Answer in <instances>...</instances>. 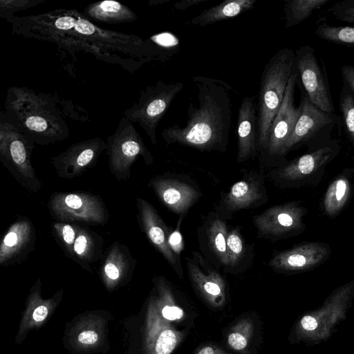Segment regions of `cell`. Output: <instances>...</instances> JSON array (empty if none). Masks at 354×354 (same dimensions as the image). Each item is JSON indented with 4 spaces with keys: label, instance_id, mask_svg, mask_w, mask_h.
Instances as JSON below:
<instances>
[{
    "label": "cell",
    "instance_id": "cell-9",
    "mask_svg": "<svg viewBox=\"0 0 354 354\" xmlns=\"http://www.w3.org/2000/svg\"><path fill=\"white\" fill-rule=\"evenodd\" d=\"M298 107V117L286 144L285 155L302 146L311 150L331 140V133L338 124L339 118L335 113H328L319 109L303 91Z\"/></svg>",
    "mask_w": 354,
    "mask_h": 354
},
{
    "label": "cell",
    "instance_id": "cell-6",
    "mask_svg": "<svg viewBox=\"0 0 354 354\" xmlns=\"http://www.w3.org/2000/svg\"><path fill=\"white\" fill-rule=\"evenodd\" d=\"M181 82L158 81L147 86L123 115L132 123H137L145 131L153 145L157 144L156 129L172 101L183 88Z\"/></svg>",
    "mask_w": 354,
    "mask_h": 354
},
{
    "label": "cell",
    "instance_id": "cell-42",
    "mask_svg": "<svg viewBox=\"0 0 354 354\" xmlns=\"http://www.w3.org/2000/svg\"><path fill=\"white\" fill-rule=\"evenodd\" d=\"M48 314V310L44 306H38L32 314L33 319L36 322H41L44 320Z\"/></svg>",
    "mask_w": 354,
    "mask_h": 354
},
{
    "label": "cell",
    "instance_id": "cell-27",
    "mask_svg": "<svg viewBox=\"0 0 354 354\" xmlns=\"http://www.w3.org/2000/svg\"><path fill=\"white\" fill-rule=\"evenodd\" d=\"M340 118L338 122L341 123L344 136L354 149V96L348 87L343 82L339 95Z\"/></svg>",
    "mask_w": 354,
    "mask_h": 354
},
{
    "label": "cell",
    "instance_id": "cell-37",
    "mask_svg": "<svg viewBox=\"0 0 354 354\" xmlns=\"http://www.w3.org/2000/svg\"><path fill=\"white\" fill-rule=\"evenodd\" d=\"M343 82L351 91L354 96V65H344L341 68Z\"/></svg>",
    "mask_w": 354,
    "mask_h": 354
},
{
    "label": "cell",
    "instance_id": "cell-23",
    "mask_svg": "<svg viewBox=\"0 0 354 354\" xmlns=\"http://www.w3.org/2000/svg\"><path fill=\"white\" fill-rule=\"evenodd\" d=\"M256 2L257 0H225L203 10L192 18L190 24L205 26L234 18L252 8Z\"/></svg>",
    "mask_w": 354,
    "mask_h": 354
},
{
    "label": "cell",
    "instance_id": "cell-31",
    "mask_svg": "<svg viewBox=\"0 0 354 354\" xmlns=\"http://www.w3.org/2000/svg\"><path fill=\"white\" fill-rule=\"evenodd\" d=\"M97 248V242L94 234L86 229L77 227L73 245V256L82 261H91Z\"/></svg>",
    "mask_w": 354,
    "mask_h": 354
},
{
    "label": "cell",
    "instance_id": "cell-35",
    "mask_svg": "<svg viewBox=\"0 0 354 354\" xmlns=\"http://www.w3.org/2000/svg\"><path fill=\"white\" fill-rule=\"evenodd\" d=\"M176 337L171 330L162 331L156 344V351L158 354H169L175 347Z\"/></svg>",
    "mask_w": 354,
    "mask_h": 354
},
{
    "label": "cell",
    "instance_id": "cell-34",
    "mask_svg": "<svg viewBox=\"0 0 354 354\" xmlns=\"http://www.w3.org/2000/svg\"><path fill=\"white\" fill-rule=\"evenodd\" d=\"M53 227L68 252L73 255V245L77 236V227L66 223H54Z\"/></svg>",
    "mask_w": 354,
    "mask_h": 354
},
{
    "label": "cell",
    "instance_id": "cell-4",
    "mask_svg": "<svg viewBox=\"0 0 354 354\" xmlns=\"http://www.w3.org/2000/svg\"><path fill=\"white\" fill-rule=\"evenodd\" d=\"M295 53L288 48L278 50L266 64L257 100L258 151L263 154L272 123L284 97L288 80L295 71Z\"/></svg>",
    "mask_w": 354,
    "mask_h": 354
},
{
    "label": "cell",
    "instance_id": "cell-30",
    "mask_svg": "<svg viewBox=\"0 0 354 354\" xmlns=\"http://www.w3.org/2000/svg\"><path fill=\"white\" fill-rule=\"evenodd\" d=\"M128 257L122 247L118 243H115L104 264L103 271L105 276L111 280L119 279L124 269L131 264Z\"/></svg>",
    "mask_w": 354,
    "mask_h": 354
},
{
    "label": "cell",
    "instance_id": "cell-39",
    "mask_svg": "<svg viewBox=\"0 0 354 354\" xmlns=\"http://www.w3.org/2000/svg\"><path fill=\"white\" fill-rule=\"evenodd\" d=\"M162 314L165 318L169 320H175L180 319L183 312L181 308L177 306H166L162 310Z\"/></svg>",
    "mask_w": 354,
    "mask_h": 354
},
{
    "label": "cell",
    "instance_id": "cell-38",
    "mask_svg": "<svg viewBox=\"0 0 354 354\" xmlns=\"http://www.w3.org/2000/svg\"><path fill=\"white\" fill-rule=\"evenodd\" d=\"M228 342L232 347L236 350L243 349L247 345L245 338L239 333H231L228 337Z\"/></svg>",
    "mask_w": 354,
    "mask_h": 354
},
{
    "label": "cell",
    "instance_id": "cell-40",
    "mask_svg": "<svg viewBox=\"0 0 354 354\" xmlns=\"http://www.w3.org/2000/svg\"><path fill=\"white\" fill-rule=\"evenodd\" d=\"M97 335L94 331H84L78 336V340L83 344H92L97 340Z\"/></svg>",
    "mask_w": 354,
    "mask_h": 354
},
{
    "label": "cell",
    "instance_id": "cell-21",
    "mask_svg": "<svg viewBox=\"0 0 354 354\" xmlns=\"http://www.w3.org/2000/svg\"><path fill=\"white\" fill-rule=\"evenodd\" d=\"M353 173L354 169L346 168L329 184L323 198V209L327 216H337L348 203L353 190Z\"/></svg>",
    "mask_w": 354,
    "mask_h": 354
},
{
    "label": "cell",
    "instance_id": "cell-7",
    "mask_svg": "<svg viewBox=\"0 0 354 354\" xmlns=\"http://www.w3.org/2000/svg\"><path fill=\"white\" fill-rule=\"evenodd\" d=\"M353 297L354 280L336 288L319 308L308 312L300 319V337L314 343L329 338L335 327L345 318Z\"/></svg>",
    "mask_w": 354,
    "mask_h": 354
},
{
    "label": "cell",
    "instance_id": "cell-1",
    "mask_svg": "<svg viewBox=\"0 0 354 354\" xmlns=\"http://www.w3.org/2000/svg\"><path fill=\"white\" fill-rule=\"evenodd\" d=\"M10 23L17 34L87 50L99 59L120 65L129 61L140 67L155 59L147 40L102 29L74 10H53L25 17L15 16Z\"/></svg>",
    "mask_w": 354,
    "mask_h": 354
},
{
    "label": "cell",
    "instance_id": "cell-41",
    "mask_svg": "<svg viewBox=\"0 0 354 354\" xmlns=\"http://www.w3.org/2000/svg\"><path fill=\"white\" fill-rule=\"evenodd\" d=\"M208 0H181L176 2L174 8L178 10H185L191 6H196Z\"/></svg>",
    "mask_w": 354,
    "mask_h": 354
},
{
    "label": "cell",
    "instance_id": "cell-19",
    "mask_svg": "<svg viewBox=\"0 0 354 354\" xmlns=\"http://www.w3.org/2000/svg\"><path fill=\"white\" fill-rule=\"evenodd\" d=\"M149 185L167 208L183 216L199 198L198 192L183 181L156 177Z\"/></svg>",
    "mask_w": 354,
    "mask_h": 354
},
{
    "label": "cell",
    "instance_id": "cell-20",
    "mask_svg": "<svg viewBox=\"0 0 354 354\" xmlns=\"http://www.w3.org/2000/svg\"><path fill=\"white\" fill-rule=\"evenodd\" d=\"M256 101L255 96L245 97L239 109L236 125L239 163L253 158L258 151Z\"/></svg>",
    "mask_w": 354,
    "mask_h": 354
},
{
    "label": "cell",
    "instance_id": "cell-11",
    "mask_svg": "<svg viewBox=\"0 0 354 354\" xmlns=\"http://www.w3.org/2000/svg\"><path fill=\"white\" fill-rule=\"evenodd\" d=\"M295 53V68L304 93L310 101L324 112L335 113L325 66L314 48L305 45Z\"/></svg>",
    "mask_w": 354,
    "mask_h": 354
},
{
    "label": "cell",
    "instance_id": "cell-36",
    "mask_svg": "<svg viewBox=\"0 0 354 354\" xmlns=\"http://www.w3.org/2000/svg\"><path fill=\"white\" fill-rule=\"evenodd\" d=\"M179 223L175 230H172L169 237V244L174 252L179 257L180 252L183 248V239L179 232Z\"/></svg>",
    "mask_w": 354,
    "mask_h": 354
},
{
    "label": "cell",
    "instance_id": "cell-16",
    "mask_svg": "<svg viewBox=\"0 0 354 354\" xmlns=\"http://www.w3.org/2000/svg\"><path fill=\"white\" fill-rule=\"evenodd\" d=\"M106 148V142L100 137L82 140L54 156L52 162L59 177L72 178L93 165Z\"/></svg>",
    "mask_w": 354,
    "mask_h": 354
},
{
    "label": "cell",
    "instance_id": "cell-43",
    "mask_svg": "<svg viewBox=\"0 0 354 354\" xmlns=\"http://www.w3.org/2000/svg\"><path fill=\"white\" fill-rule=\"evenodd\" d=\"M198 354H214V351L210 347L203 348Z\"/></svg>",
    "mask_w": 354,
    "mask_h": 354
},
{
    "label": "cell",
    "instance_id": "cell-5",
    "mask_svg": "<svg viewBox=\"0 0 354 354\" xmlns=\"http://www.w3.org/2000/svg\"><path fill=\"white\" fill-rule=\"evenodd\" d=\"M339 151V140L331 139L299 157L282 163L272 171L271 176L283 187L316 186L322 181L326 165L337 156Z\"/></svg>",
    "mask_w": 354,
    "mask_h": 354
},
{
    "label": "cell",
    "instance_id": "cell-26",
    "mask_svg": "<svg viewBox=\"0 0 354 354\" xmlns=\"http://www.w3.org/2000/svg\"><path fill=\"white\" fill-rule=\"evenodd\" d=\"M330 0H286L283 6L285 28H292L307 19Z\"/></svg>",
    "mask_w": 354,
    "mask_h": 354
},
{
    "label": "cell",
    "instance_id": "cell-15",
    "mask_svg": "<svg viewBox=\"0 0 354 354\" xmlns=\"http://www.w3.org/2000/svg\"><path fill=\"white\" fill-rule=\"evenodd\" d=\"M329 245L319 241L305 242L277 253L268 265L284 272H306L323 264L331 254Z\"/></svg>",
    "mask_w": 354,
    "mask_h": 354
},
{
    "label": "cell",
    "instance_id": "cell-10",
    "mask_svg": "<svg viewBox=\"0 0 354 354\" xmlns=\"http://www.w3.org/2000/svg\"><path fill=\"white\" fill-rule=\"evenodd\" d=\"M110 170L119 180L127 179L130 168L141 156L145 163L153 162V156L145 146L133 123L124 115L115 132L106 140Z\"/></svg>",
    "mask_w": 354,
    "mask_h": 354
},
{
    "label": "cell",
    "instance_id": "cell-3",
    "mask_svg": "<svg viewBox=\"0 0 354 354\" xmlns=\"http://www.w3.org/2000/svg\"><path fill=\"white\" fill-rule=\"evenodd\" d=\"M51 95L12 86L5 101L6 118L35 142L46 145L66 139L69 130Z\"/></svg>",
    "mask_w": 354,
    "mask_h": 354
},
{
    "label": "cell",
    "instance_id": "cell-17",
    "mask_svg": "<svg viewBox=\"0 0 354 354\" xmlns=\"http://www.w3.org/2000/svg\"><path fill=\"white\" fill-rule=\"evenodd\" d=\"M137 203L142 225L148 239L176 272L182 274L179 257L169 244V237L172 230L166 225L156 210L147 201L138 198Z\"/></svg>",
    "mask_w": 354,
    "mask_h": 354
},
{
    "label": "cell",
    "instance_id": "cell-12",
    "mask_svg": "<svg viewBox=\"0 0 354 354\" xmlns=\"http://www.w3.org/2000/svg\"><path fill=\"white\" fill-rule=\"evenodd\" d=\"M307 212L297 201L270 207L253 217L258 238L276 241L299 235L306 229L304 218Z\"/></svg>",
    "mask_w": 354,
    "mask_h": 354
},
{
    "label": "cell",
    "instance_id": "cell-14",
    "mask_svg": "<svg viewBox=\"0 0 354 354\" xmlns=\"http://www.w3.org/2000/svg\"><path fill=\"white\" fill-rule=\"evenodd\" d=\"M298 79L297 72L290 76L281 103L269 132L266 149L263 154L272 159H282L284 149L299 114V107L295 104V90Z\"/></svg>",
    "mask_w": 354,
    "mask_h": 354
},
{
    "label": "cell",
    "instance_id": "cell-13",
    "mask_svg": "<svg viewBox=\"0 0 354 354\" xmlns=\"http://www.w3.org/2000/svg\"><path fill=\"white\" fill-rule=\"evenodd\" d=\"M48 208L61 221L104 224L108 220V212L101 198L89 194H55L48 202Z\"/></svg>",
    "mask_w": 354,
    "mask_h": 354
},
{
    "label": "cell",
    "instance_id": "cell-29",
    "mask_svg": "<svg viewBox=\"0 0 354 354\" xmlns=\"http://www.w3.org/2000/svg\"><path fill=\"white\" fill-rule=\"evenodd\" d=\"M315 31L319 38L334 44L354 46V26H331L325 21H318Z\"/></svg>",
    "mask_w": 354,
    "mask_h": 354
},
{
    "label": "cell",
    "instance_id": "cell-33",
    "mask_svg": "<svg viewBox=\"0 0 354 354\" xmlns=\"http://www.w3.org/2000/svg\"><path fill=\"white\" fill-rule=\"evenodd\" d=\"M326 11L339 21L354 24V0L335 2Z\"/></svg>",
    "mask_w": 354,
    "mask_h": 354
},
{
    "label": "cell",
    "instance_id": "cell-8",
    "mask_svg": "<svg viewBox=\"0 0 354 354\" xmlns=\"http://www.w3.org/2000/svg\"><path fill=\"white\" fill-rule=\"evenodd\" d=\"M34 143L1 112V159L22 185L36 190L40 187V183L36 177L30 160Z\"/></svg>",
    "mask_w": 354,
    "mask_h": 354
},
{
    "label": "cell",
    "instance_id": "cell-25",
    "mask_svg": "<svg viewBox=\"0 0 354 354\" xmlns=\"http://www.w3.org/2000/svg\"><path fill=\"white\" fill-rule=\"evenodd\" d=\"M228 233L226 223L220 217L214 216L209 219L205 227L207 246L220 266H227Z\"/></svg>",
    "mask_w": 354,
    "mask_h": 354
},
{
    "label": "cell",
    "instance_id": "cell-32",
    "mask_svg": "<svg viewBox=\"0 0 354 354\" xmlns=\"http://www.w3.org/2000/svg\"><path fill=\"white\" fill-rule=\"evenodd\" d=\"M44 0H1L0 16L10 22L14 17V13L35 6Z\"/></svg>",
    "mask_w": 354,
    "mask_h": 354
},
{
    "label": "cell",
    "instance_id": "cell-22",
    "mask_svg": "<svg viewBox=\"0 0 354 354\" xmlns=\"http://www.w3.org/2000/svg\"><path fill=\"white\" fill-rule=\"evenodd\" d=\"M82 14L89 20L106 24L127 23L137 19L132 10L114 0L92 3L85 8Z\"/></svg>",
    "mask_w": 354,
    "mask_h": 354
},
{
    "label": "cell",
    "instance_id": "cell-2",
    "mask_svg": "<svg viewBox=\"0 0 354 354\" xmlns=\"http://www.w3.org/2000/svg\"><path fill=\"white\" fill-rule=\"evenodd\" d=\"M197 104L191 101L187 124L164 129L162 138L168 144H178L200 151H225L232 127V87L221 79L196 75Z\"/></svg>",
    "mask_w": 354,
    "mask_h": 354
},
{
    "label": "cell",
    "instance_id": "cell-24",
    "mask_svg": "<svg viewBox=\"0 0 354 354\" xmlns=\"http://www.w3.org/2000/svg\"><path fill=\"white\" fill-rule=\"evenodd\" d=\"M30 223L26 219L15 222L5 234L0 245V264H3L21 252L32 237Z\"/></svg>",
    "mask_w": 354,
    "mask_h": 354
},
{
    "label": "cell",
    "instance_id": "cell-18",
    "mask_svg": "<svg viewBox=\"0 0 354 354\" xmlns=\"http://www.w3.org/2000/svg\"><path fill=\"white\" fill-rule=\"evenodd\" d=\"M263 180L257 174L245 175L242 180L234 183L222 196V209L230 214L266 203L268 197Z\"/></svg>",
    "mask_w": 354,
    "mask_h": 354
},
{
    "label": "cell",
    "instance_id": "cell-28",
    "mask_svg": "<svg viewBox=\"0 0 354 354\" xmlns=\"http://www.w3.org/2000/svg\"><path fill=\"white\" fill-rule=\"evenodd\" d=\"M227 267L243 266L247 257H252V247L246 243L237 228L228 233L227 239Z\"/></svg>",
    "mask_w": 354,
    "mask_h": 354
}]
</instances>
